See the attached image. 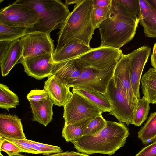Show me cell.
I'll return each instance as SVG.
<instances>
[{"mask_svg":"<svg viewBox=\"0 0 156 156\" xmlns=\"http://www.w3.org/2000/svg\"><path fill=\"white\" fill-rule=\"evenodd\" d=\"M140 21L117 0H112L107 17L98 27L100 46L120 49L133 39Z\"/></svg>","mask_w":156,"mask_h":156,"instance_id":"6da1fadb","label":"cell"},{"mask_svg":"<svg viewBox=\"0 0 156 156\" xmlns=\"http://www.w3.org/2000/svg\"><path fill=\"white\" fill-rule=\"evenodd\" d=\"M94 0H82L74 6L61 27L57 44L54 52L71 42H77L90 46L95 29L91 21Z\"/></svg>","mask_w":156,"mask_h":156,"instance_id":"7a4b0ae2","label":"cell"},{"mask_svg":"<svg viewBox=\"0 0 156 156\" xmlns=\"http://www.w3.org/2000/svg\"><path fill=\"white\" fill-rule=\"evenodd\" d=\"M106 126L98 133L83 136L72 142L78 152L91 155L95 153L114 154L126 143L130 134L123 123L106 120Z\"/></svg>","mask_w":156,"mask_h":156,"instance_id":"3957f363","label":"cell"},{"mask_svg":"<svg viewBox=\"0 0 156 156\" xmlns=\"http://www.w3.org/2000/svg\"><path fill=\"white\" fill-rule=\"evenodd\" d=\"M38 13L39 21L31 28L26 29L27 34L43 33L48 34L61 27L70 12L68 6L60 0H24Z\"/></svg>","mask_w":156,"mask_h":156,"instance_id":"277c9868","label":"cell"},{"mask_svg":"<svg viewBox=\"0 0 156 156\" xmlns=\"http://www.w3.org/2000/svg\"><path fill=\"white\" fill-rule=\"evenodd\" d=\"M40 20L37 12L24 0H16L0 11V22L11 27L27 29Z\"/></svg>","mask_w":156,"mask_h":156,"instance_id":"5b68a950","label":"cell"},{"mask_svg":"<svg viewBox=\"0 0 156 156\" xmlns=\"http://www.w3.org/2000/svg\"><path fill=\"white\" fill-rule=\"evenodd\" d=\"M64 107V125L97 116L103 112L82 95L72 89V95Z\"/></svg>","mask_w":156,"mask_h":156,"instance_id":"8992f818","label":"cell"},{"mask_svg":"<svg viewBox=\"0 0 156 156\" xmlns=\"http://www.w3.org/2000/svg\"><path fill=\"white\" fill-rule=\"evenodd\" d=\"M116 64L104 70L90 67L86 68L80 76L70 83L69 86L76 89L98 92L104 94L113 76Z\"/></svg>","mask_w":156,"mask_h":156,"instance_id":"52a82bcc","label":"cell"},{"mask_svg":"<svg viewBox=\"0 0 156 156\" xmlns=\"http://www.w3.org/2000/svg\"><path fill=\"white\" fill-rule=\"evenodd\" d=\"M111 108L109 114L115 116L119 123L127 125L133 124V114L135 107L132 105L116 84L113 77L104 94Z\"/></svg>","mask_w":156,"mask_h":156,"instance_id":"ba28073f","label":"cell"},{"mask_svg":"<svg viewBox=\"0 0 156 156\" xmlns=\"http://www.w3.org/2000/svg\"><path fill=\"white\" fill-rule=\"evenodd\" d=\"M123 55L120 49L100 46L77 58L88 67L104 70L116 64Z\"/></svg>","mask_w":156,"mask_h":156,"instance_id":"9c48e42d","label":"cell"},{"mask_svg":"<svg viewBox=\"0 0 156 156\" xmlns=\"http://www.w3.org/2000/svg\"><path fill=\"white\" fill-rule=\"evenodd\" d=\"M23 48V58L34 57L46 53L53 54V40L50 34L43 33L27 34L20 39Z\"/></svg>","mask_w":156,"mask_h":156,"instance_id":"30bf717a","label":"cell"},{"mask_svg":"<svg viewBox=\"0 0 156 156\" xmlns=\"http://www.w3.org/2000/svg\"><path fill=\"white\" fill-rule=\"evenodd\" d=\"M53 55L46 53L34 57H22L19 63L23 65L28 76L41 80L53 75L54 65Z\"/></svg>","mask_w":156,"mask_h":156,"instance_id":"8fae6325","label":"cell"},{"mask_svg":"<svg viewBox=\"0 0 156 156\" xmlns=\"http://www.w3.org/2000/svg\"><path fill=\"white\" fill-rule=\"evenodd\" d=\"M130 53L123 55L116 64L113 76L114 81L129 101L136 106L138 99L133 92L130 78Z\"/></svg>","mask_w":156,"mask_h":156,"instance_id":"7c38bea8","label":"cell"},{"mask_svg":"<svg viewBox=\"0 0 156 156\" xmlns=\"http://www.w3.org/2000/svg\"><path fill=\"white\" fill-rule=\"evenodd\" d=\"M151 51L150 47L144 46L130 53L131 56L130 80L134 95L138 99L140 98L139 87L142 74Z\"/></svg>","mask_w":156,"mask_h":156,"instance_id":"4fadbf2b","label":"cell"},{"mask_svg":"<svg viewBox=\"0 0 156 156\" xmlns=\"http://www.w3.org/2000/svg\"><path fill=\"white\" fill-rule=\"evenodd\" d=\"M87 67H89L77 57L54 63L52 73L69 86Z\"/></svg>","mask_w":156,"mask_h":156,"instance_id":"5bb4252c","label":"cell"},{"mask_svg":"<svg viewBox=\"0 0 156 156\" xmlns=\"http://www.w3.org/2000/svg\"><path fill=\"white\" fill-rule=\"evenodd\" d=\"M70 87L53 75L45 81L43 89L55 105L64 107L72 95Z\"/></svg>","mask_w":156,"mask_h":156,"instance_id":"9a60e30c","label":"cell"},{"mask_svg":"<svg viewBox=\"0 0 156 156\" xmlns=\"http://www.w3.org/2000/svg\"><path fill=\"white\" fill-rule=\"evenodd\" d=\"M0 136L17 139H26L21 119L15 115L0 114Z\"/></svg>","mask_w":156,"mask_h":156,"instance_id":"2e32d148","label":"cell"},{"mask_svg":"<svg viewBox=\"0 0 156 156\" xmlns=\"http://www.w3.org/2000/svg\"><path fill=\"white\" fill-rule=\"evenodd\" d=\"M30 103L33 115L32 120L46 126L52 119L53 103L49 97L39 101Z\"/></svg>","mask_w":156,"mask_h":156,"instance_id":"e0dca14e","label":"cell"},{"mask_svg":"<svg viewBox=\"0 0 156 156\" xmlns=\"http://www.w3.org/2000/svg\"><path fill=\"white\" fill-rule=\"evenodd\" d=\"M23 56V48L20 39L11 42L5 57L0 62L2 76H4L8 75Z\"/></svg>","mask_w":156,"mask_h":156,"instance_id":"ac0fdd59","label":"cell"},{"mask_svg":"<svg viewBox=\"0 0 156 156\" xmlns=\"http://www.w3.org/2000/svg\"><path fill=\"white\" fill-rule=\"evenodd\" d=\"M92 49L90 46L80 43L70 42L59 51L53 53L54 62H58L79 57Z\"/></svg>","mask_w":156,"mask_h":156,"instance_id":"d6986e66","label":"cell"},{"mask_svg":"<svg viewBox=\"0 0 156 156\" xmlns=\"http://www.w3.org/2000/svg\"><path fill=\"white\" fill-rule=\"evenodd\" d=\"M143 98L149 103L156 104V70L150 68L141 79Z\"/></svg>","mask_w":156,"mask_h":156,"instance_id":"ffe728a7","label":"cell"},{"mask_svg":"<svg viewBox=\"0 0 156 156\" xmlns=\"http://www.w3.org/2000/svg\"><path fill=\"white\" fill-rule=\"evenodd\" d=\"M75 91L82 95L103 112L111 110L110 103L103 94L93 90L73 88Z\"/></svg>","mask_w":156,"mask_h":156,"instance_id":"44dd1931","label":"cell"},{"mask_svg":"<svg viewBox=\"0 0 156 156\" xmlns=\"http://www.w3.org/2000/svg\"><path fill=\"white\" fill-rule=\"evenodd\" d=\"M138 138L145 145L156 140V112L150 114L144 126L138 132Z\"/></svg>","mask_w":156,"mask_h":156,"instance_id":"7402d4cb","label":"cell"},{"mask_svg":"<svg viewBox=\"0 0 156 156\" xmlns=\"http://www.w3.org/2000/svg\"><path fill=\"white\" fill-rule=\"evenodd\" d=\"M96 117L74 124L64 125L62 132V137L66 142H71L80 137L83 136V132L87 126Z\"/></svg>","mask_w":156,"mask_h":156,"instance_id":"603a6c76","label":"cell"},{"mask_svg":"<svg viewBox=\"0 0 156 156\" xmlns=\"http://www.w3.org/2000/svg\"><path fill=\"white\" fill-rule=\"evenodd\" d=\"M19 104L17 95L4 84H0V107L9 110L16 108Z\"/></svg>","mask_w":156,"mask_h":156,"instance_id":"cb8c5ba5","label":"cell"},{"mask_svg":"<svg viewBox=\"0 0 156 156\" xmlns=\"http://www.w3.org/2000/svg\"><path fill=\"white\" fill-rule=\"evenodd\" d=\"M149 104L144 98L138 99L133 112V124L139 126L146 120L150 109Z\"/></svg>","mask_w":156,"mask_h":156,"instance_id":"d4e9b609","label":"cell"},{"mask_svg":"<svg viewBox=\"0 0 156 156\" xmlns=\"http://www.w3.org/2000/svg\"><path fill=\"white\" fill-rule=\"evenodd\" d=\"M26 34L25 29L9 26L0 22V41H13Z\"/></svg>","mask_w":156,"mask_h":156,"instance_id":"484cf974","label":"cell"},{"mask_svg":"<svg viewBox=\"0 0 156 156\" xmlns=\"http://www.w3.org/2000/svg\"><path fill=\"white\" fill-rule=\"evenodd\" d=\"M146 36L148 37H156V10L152 7L150 15L146 18L140 21Z\"/></svg>","mask_w":156,"mask_h":156,"instance_id":"4316f807","label":"cell"},{"mask_svg":"<svg viewBox=\"0 0 156 156\" xmlns=\"http://www.w3.org/2000/svg\"><path fill=\"white\" fill-rule=\"evenodd\" d=\"M106 124V120L103 118L102 114L99 115L91 120L88 124L83 132V136L96 134L102 130Z\"/></svg>","mask_w":156,"mask_h":156,"instance_id":"83f0119b","label":"cell"},{"mask_svg":"<svg viewBox=\"0 0 156 156\" xmlns=\"http://www.w3.org/2000/svg\"><path fill=\"white\" fill-rule=\"evenodd\" d=\"M110 7L103 8L93 7L91 19L93 25L95 29L98 28L107 19Z\"/></svg>","mask_w":156,"mask_h":156,"instance_id":"f1b7e54d","label":"cell"},{"mask_svg":"<svg viewBox=\"0 0 156 156\" xmlns=\"http://www.w3.org/2000/svg\"><path fill=\"white\" fill-rule=\"evenodd\" d=\"M135 18L141 20L139 0H117Z\"/></svg>","mask_w":156,"mask_h":156,"instance_id":"f546056e","label":"cell"},{"mask_svg":"<svg viewBox=\"0 0 156 156\" xmlns=\"http://www.w3.org/2000/svg\"><path fill=\"white\" fill-rule=\"evenodd\" d=\"M4 138V140L0 145V151L6 153L8 156H13L22 152V151L13 142Z\"/></svg>","mask_w":156,"mask_h":156,"instance_id":"4dcf8cb0","label":"cell"},{"mask_svg":"<svg viewBox=\"0 0 156 156\" xmlns=\"http://www.w3.org/2000/svg\"><path fill=\"white\" fill-rule=\"evenodd\" d=\"M4 138L15 144L22 151V152L33 154H40L39 151L33 148L30 144L24 139Z\"/></svg>","mask_w":156,"mask_h":156,"instance_id":"1f68e13d","label":"cell"},{"mask_svg":"<svg viewBox=\"0 0 156 156\" xmlns=\"http://www.w3.org/2000/svg\"><path fill=\"white\" fill-rule=\"evenodd\" d=\"M30 141L39 147L42 154L47 156L62 152L63 150L59 147L41 143L30 140Z\"/></svg>","mask_w":156,"mask_h":156,"instance_id":"d6a6232c","label":"cell"},{"mask_svg":"<svg viewBox=\"0 0 156 156\" xmlns=\"http://www.w3.org/2000/svg\"><path fill=\"white\" fill-rule=\"evenodd\" d=\"M27 98L29 102H37L48 98L49 96L44 90H34L28 94Z\"/></svg>","mask_w":156,"mask_h":156,"instance_id":"836d02e7","label":"cell"},{"mask_svg":"<svg viewBox=\"0 0 156 156\" xmlns=\"http://www.w3.org/2000/svg\"><path fill=\"white\" fill-rule=\"evenodd\" d=\"M141 20L148 17L152 11V7L147 0H139Z\"/></svg>","mask_w":156,"mask_h":156,"instance_id":"e575fe53","label":"cell"},{"mask_svg":"<svg viewBox=\"0 0 156 156\" xmlns=\"http://www.w3.org/2000/svg\"><path fill=\"white\" fill-rule=\"evenodd\" d=\"M135 156H156V140L143 148Z\"/></svg>","mask_w":156,"mask_h":156,"instance_id":"d590c367","label":"cell"},{"mask_svg":"<svg viewBox=\"0 0 156 156\" xmlns=\"http://www.w3.org/2000/svg\"><path fill=\"white\" fill-rule=\"evenodd\" d=\"M12 41H0V62L5 57Z\"/></svg>","mask_w":156,"mask_h":156,"instance_id":"8d00e7d4","label":"cell"},{"mask_svg":"<svg viewBox=\"0 0 156 156\" xmlns=\"http://www.w3.org/2000/svg\"><path fill=\"white\" fill-rule=\"evenodd\" d=\"M112 0H94V8H107L111 6Z\"/></svg>","mask_w":156,"mask_h":156,"instance_id":"74e56055","label":"cell"},{"mask_svg":"<svg viewBox=\"0 0 156 156\" xmlns=\"http://www.w3.org/2000/svg\"><path fill=\"white\" fill-rule=\"evenodd\" d=\"M48 156H89V155L73 151H66L53 154Z\"/></svg>","mask_w":156,"mask_h":156,"instance_id":"f35d334b","label":"cell"},{"mask_svg":"<svg viewBox=\"0 0 156 156\" xmlns=\"http://www.w3.org/2000/svg\"><path fill=\"white\" fill-rule=\"evenodd\" d=\"M151 65L156 70V54L152 53L151 57Z\"/></svg>","mask_w":156,"mask_h":156,"instance_id":"ab89813d","label":"cell"},{"mask_svg":"<svg viewBox=\"0 0 156 156\" xmlns=\"http://www.w3.org/2000/svg\"><path fill=\"white\" fill-rule=\"evenodd\" d=\"M82 0H66L65 1V4L68 6V5L76 4H77L80 2Z\"/></svg>","mask_w":156,"mask_h":156,"instance_id":"60d3db41","label":"cell"},{"mask_svg":"<svg viewBox=\"0 0 156 156\" xmlns=\"http://www.w3.org/2000/svg\"><path fill=\"white\" fill-rule=\"evenodd\" d=\"M152 8L156 10V0H147Z\"/></svg>","mask_w":156,"mask_h":156,"instance_id":"b9f144b4","label":"cell"},{"mask_svg":"<svg viewBox=\"0 0 156 156\" xmlns=\"http://www.w3.org/2000/svg\"><path fill=\"white\" fill-rule=\"evenodd\" d=\"M152 53L156 54V42L155 43L153 46Z\"/></svg>","mask_w":156,"mask_h":156,"instance_id":"7bdbcfd3","label":"cell"},{"mask_svg":"<svg viewBox=\"0 0 156 156\" xmlns=\"http://www.w3.org/2000/svg\"><path fill=\"white\" fill-rule=\"evenodd\" d=\"M25 156L23 155H22V154H19L18 155H14V156Z\"/></svg>","mask_w":156,"mask_h":156,"instance_id":"ee69618b","label":"cell"},{"mask_svg":"<svg viewBox=\"0 0 156 156\" xmlns=\"http://www.w3.org/2000/svg\"><path fill=\"white\" fill-rule=\"evenodd\" d=\"M0 156H3L2 154L0 153Z\"/></svg>","mask_w":156,"mask_h":156,"instance_id":"f6af8a7d","label":"cell"}]
</instances>
